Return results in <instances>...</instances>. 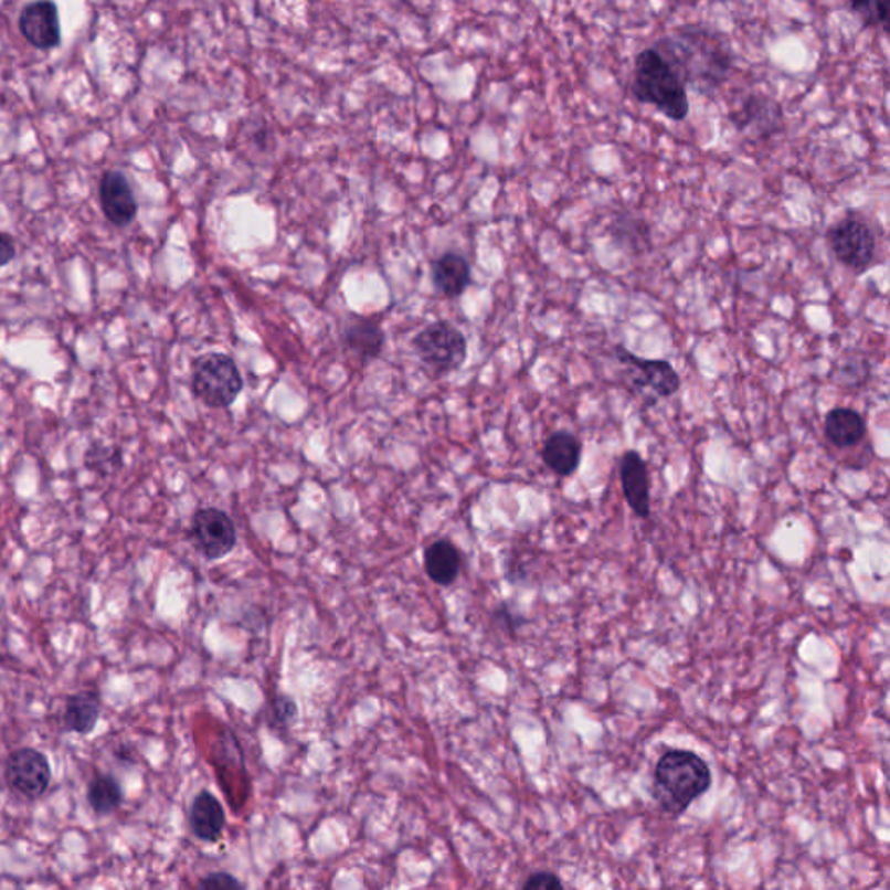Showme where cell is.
I'll use <instances>...</instances> for the list:
<instances>
[{
  "mask_svg": "<svg viewBox=\"0 0 890 890\" xmlns=\"http://www.w3.org/2000/svg\"><path fill=\"white\" fill-rule=\"evenodd\" d=\"M541 458L544 465L559 475V477H571L580 468L581 442L571 432H553L544 442Z\"/></svg>",
  "mask_w": 890,
  "mask_h": 890,
  "instance_id": "cell-15",
  "label": "cell"
},
{
  "mask_svg": "<svg viewBox=\"0 0 890 890\" xmlns=\"http://www.w3.org/2000/svg\"><path fill=\"white\" fill-rule=\"evenodd\" d=\"M413 347L421 362L438 378L458 371L468 353L463 332L445 320L421 329L413 339Z\"/></svg>",
  "mask_w": 890,
  "mask_h": 890,
  "instance_id": "cell-5",
  "label": "cell"
},
{
  "mask_svg": "<svg viewBox=\"0 0 890 890\" xmlns=\"http://www.w3.org/2000/svg\"><path fill=\"white\" fill-rule=\"evenodd\" d=\"M87 801L96 814H110L119 809V805L123 804V790L115 777L99 774L89 784Z\"/></svg>",
  "mask_w": 890,
  "mask_h": 890,
  "instance_id": "cell-21",
  "label": "cell"
},
{
  "mask_svg": "<svg viewBox=\"0 0 890 890\" xmlns=\"http://www.w3.org/2000/svg\"><path fill=\"white\" fill-rule=\"evenodd\" d=\"M825 433L831 444L840 449L854 447L865 438L866 421L850 407H835L826 414Z\"/></svg>",
  "mask_w": 890,
  "mask_h": 890,
  "instance_id": "cell-19",
  "label": "cell"
},
{
  "mask_svg": "<svg viewBox=\"0 0 890 890\" xmlns=\"http://www.w3.org/2000/svg\"><path fill=\"white\" fill-rule=\"evenodd\" d=\"M621 489L628 507L640 519L650 517V480L646 459L637 451H626L619 463Z\"/></svg>",
  "mask_w": 890,
  "mask_h": 890,
  "instance_id": "cell-13",
  "label": "cell"
},
{
  "mask_svg": "<svg viewBox=\"0 0 890 890\" xmlns=\"http://www.w3.org/2000/svg\"><path fill=\"white\" fill-rule=\"evenodd\" d=\"M272 710H274V720L280 728H289L298 717V707H296L295 699H290L289 696H275Z\"/></svg>",
  "mask_w": 890,
  "mask_h": 890,
  "instance_id": "cell-24",
  "label": "cell"
},
{
  "mask_svg": "<svg viewBox=\"0 0 890 890\" xmlns=\"http://www.w3.org/2000/svg\"><path fill=\"white\" fill-rule=\"evenodd\" d=\"M847 8L852 11L862 25L871 27V29H882L889 32L890 29V11L887 2L880 0H858V2H849Z\"/></svg>",
  "mask_w": 890,
  "mask_h": 890,
  "instance_id": "cell-22",
  "label": "cell"
},
{
  "mask_svg": "<svg viewBox=\"0 0 890 890\" xmlns=\"http://www.w3.org/2000/svg\"><path fill=\"white\" fill-rule=\"evenodd\" d=\"M684 86L710 96L728 81L734 68V53L722 33L707 27H678L654 44Z\"/></svg>",
  "mask_w": 890,
  "mask_h": 890,
  "instance_id": "cell-1",
  "label": "cell"
},
{
  "mask_svg": "<svg viewBox=\"0 0 890 890\" xmlns=\"http://www.w3.org/2000/svg\"><path fill=\"white\" fill-rule=\"evenodd\" d=\"M18 29L35 50H54L62 42V25L56 4L47 0L30 2L21 9Z\"/></svg>",
  "mask_w": 890,
  "mask_h": 890,
  "instance_id": "cell-10",
  "label": "cell"
},
{
  "mask_svg": "<svg viewBox=\"0 0 890 890\" xmlns=\"http://www.w3.org/2000/svg\"><path fill=\"white\" fill-rule=\"evenodd\" d=\"M632 93L638 102L653 105L675 123H682L689 115V96L682 78L654 47L635 57Z\"/></svg>",
  "mask_w": 890,
  "mask_h": 890,
  "instance_id": "cell-3",
  "label": "cell"
},
{
  "mask_svg": "<svg viewBox=\"0 0 890 890\" xmlns=\"http://www.w3.org/2000/svg\"><path fill=\"white\" fill-rule=\"evenodd\" d=\"M17 257V242L9 233L0 232V266L9 265Z\"/></svg>",
  "mask_w": 890,
  "mask_h": 890,
  "instance_id": "cell-27",
  "label": "cell"
},
{
  "mask_svg": "<svg viewBox=\"0 0 890 890\" xmlns=\"http://www.w3.org/2000/svg\"><path fill=\"white\" fill-rule=\"evenodd\" d=\"M99 711H102V702H99V696L93 690H84V692L70 696L65 702V711H63V723H65L66 731L89 734L95 731Z\"/></svg>",
  "mask_w": 890,
  "mask_h": 890,
  "instance_id": "cell-20",
  "label": "cell"
},
{
  "mask_svg": "<svg viewBox=\"0 0 890 890\" xmlns=\"http://www.w3.org/2000/svg\"><path fill=\"white\" fill-rule=\"evenodd\" d=\"M190 828L204 841H216L221 837L225 828V810L216 796L209 792L197 795L190 807Z\"/></svg>",
  "mask_w": 890,
  "mask_h": 890,
  "instance_id": "cell-18",
  "label": "cell"
},
{
  "mask_svg": "<svg viewBox=\"0 0 890 890\" xmlns=\"http://www.w3.org/2000/svg\"><path fill=\"white\" fill-rule=\"evenodd\" d=\"M731 120L735 129L750 138L765 139L780 131L783 126V110L776 99L753 93L744 99L740 110L731 114Z\"/></svg>",
  "mask_w": 890,
  "mask_h": 890,
  "instance_id": "cell-11",
  "label": "cell"
},
{
  "mask_svg": "<svg viewBox=\"0 0 890 890\" xmlns=\"http://www.w3.org/2000/svg\"><path fill=\"white\" fill-rule=\"evenodd\" d=\"M423 560L426 576L438 586H449L458 580L462 571V553L449 540L433 541L426 547Z\"/></svg>",
  "mask_w": 890,
  "mask_h": 890,
  "instance_id": "cell-17",
  "label": "cell"
},
{
  "mask_svg": "<svg viewBox=\"0 0 890 890\" xmlns=\"http://www.w3.org/2000/svg\"><path fill=\"white\" fill-rule=\"evenodd\" d=\"M86 465L87 468L98 472L99 475H110L123 466V454L110 445L96 442L87 449Z\"/></svg>",
  "mask_w": 890,
  "mask_h": 890,
  "instance_id": "cell-23",
  "label": "cell"
},
{
  "mask_svg": "<svg viewBox=\"0 0 890 890\" xmlns=\"http://www.w3.org/2000/svg\"><path fill=\"white\" fill-rule=\"evenodd\" d=\"M189 540L205 560L225 559L237 547V527L226 511L201 508L192 517Z\"/></svg>",
  "mask_w": 890,
  "mask_h": 890,
  "instance_id": "cell-7",
  "label": "cell"
},
{
  "mask_svg": "<svg viewBox=\"0 0 890 890\" xmlns=\"http://www.w3.org/2000/svg\"><path fill=\"white\" fill-rule=\"evenodd\" d=\"M99 205L108 223L124 229L131 225L138 214V201L126 174L117 169L105 172L99 181Z\"/></svg>",
  "mask_w": 890,
  "mask_h": 890,
  "instance_id": "cell-12",
  "label": "cell"
},
{
  "mask_svg": "<svg viewBox=\"0 0 890 890\" xmlns=\"http://www.w3.org/2000/svg\"><path fill=\"white\" fill-rule=\"evenodd\" d=\"M343 345L348 351H351L359 359H377L383 351V329L374 320L356 315L345 326Z\"/></svg>",
  "mask_w": 890,
  "mask_h": 890,
  "instance_id": "cell-16",
  "label": "cell"
},
{
  "mask_svg": "<svg viewBox=\"0 0 890 890\" xmlns=\"http://www.w3.org/2000/svg\"><path fill=\"white\" fill-rule=\"evenodd\" d=\"M522 890H564V887L557 875L540 871L527 878Z\"/></svg>",
  "mask_w": 890,
  "mask_h": 890,
  "instance_id": "cell-26",
  "label": "cell"
},
{
  "mask_svg": "<svg viewBox=\"0 0 890 890\" xmlns=\"http://www.w3.org/2000/svg\"><path fill=\"white\" fill-rule=\"evenodd\" d=\"M199 890H244V887L233 875L218 871L202 878Z\"/></svg>",
  "mask_w": 890,
  "mask_h": 890,
  "instance_id": "cell-25",
  "label": "cell"
},
{
  "mask_svg": "<svg viewBox=\"0 0 890 890\" xmlns=\"http://www.w3.org/2000/svg\"><path fill=\"white\" fill-rule=\"evenodd\" d=\"M470 263L462 254L445 253L432 265V283L445 298H458L470 286Z\"/></svg>",
  "mask_w": 890,
  "mask_h": 890,
  "instance_id": "cell-14",
  "label": "cell"
},
{
  "mask_svg": "<svg viewBox=\"0 0 890 890\" xmlns=\"http://www.w3.org/2000/svg\"><path fill=\"white\" fill-rule=\"evenodd\" d=\"M614 353L617 362L625 365L629 389L635 392H650L658 399H668L682 386V380L668 360L644 359L621 345H617Z\"/></svg>",
  "mask_w": 890,
  "mask_h": 890,
  "instance_id": "cell-8",
  "label": "cell"
},
{
  "mask_svg": "<svg viewBox=\"0 0 890 890\" xmlns=\"http://www.w3.org/2000/svg\"><path fill=\"white\" fill-rule=\"evenodd\" d=\"M826 242L837 262L854 274H865L877 257V235L861 218H841L826 232Z\"/></svg>",
  "mask_w": 890,
  "mask_h": 890,
  "instance_id": "cell-6",
  "label": "cell"
},
{
  "mask_svg": "<svg viewBox=\"0 0 890 890\" xmlns=\"http://www.w3.org/2000/svg\"><path fill=\"white\" fill-rule=\"evenodd\" d=\"M6 777L14 792L33 801L50 788L51 765L44 753L33 748H21L9 756Z\"/></svg>",
  "mask_w": 890,
  "mask_h": 890,
  "instance_id": "cell-9",
  "label": "cell"
},
{
  "mask_svg": "<svg viewBox=\"0 0 890 890\" xmlns=\"http://www.w3.org/2000/svg\"><path fill=\"white\" fill-rule=\"evenodd\" d=\"M710 784L707 762L686 750L666 752L654 772V796L668 813H684Z\"/></svg>",
  "mask_w": 890,
  "mask_h": 890,
  "instance_id": "cell-2",
  "label": "cell"
},
{
  "mask_svg": "<svg viewBox=\"0 0 890 890\" xmlns=\"http://www.w3.org/2000/svg\"><path fill=\"white\" fill-rule=\"evenodd\" d=\"M242 389L244 381L232 357L211 351L193 362L192 392L208 407H230Z\"/></svg>",
  "mask_w": 890,
  "mask_h": 890,
  "instance_id": "cell-4",
  "label": "cell"
}]
</instances>
